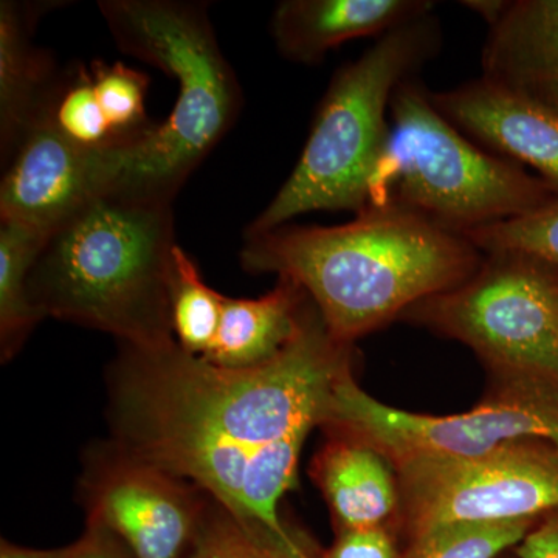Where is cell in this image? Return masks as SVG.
<instances>
[{
	"label": "cell",
	"instance_id": "cell-1",
	"mask_svg": "<svg viewBox=\"0 0 558 558\" xmlns=\"http://www.w3.org/2000/svg\"><path fill=\"white\" fill-rule=\"evenodd\" d=\"M352 347L330 336L312 300L288 347L250 368L213 365L178 343L120 344L106 368L109 439L290 537L278 506L296 486L304 440L322 425Z\"/></svg>",
	"mask_w": 558,
	"mask_h": 558
},
{
	"label": "cell",
	"instance_id": "cell-2",
	"mask_svg": "<svg viewBox=\"0 0 558 558\" xmlns=\"http://www.w3.org/2000/svg\"><path fill=\"white\" fill-rule=\"evenodd\" d=\"M484 255L464 236L399 208H366L341 226L245 233L241 264L296 282L330 336L354 344L429 296L464 282Z\"/></svg>",
	"mask_w": 558,
	"mask_h": 558
},
{
	"label": "cell",
	"instance_id": "cell-3",
	"mask_svg": "<svg viewBox=\"0 0 558 558\" xmlns=\"http://www.w3.org/2000/svg\"><path fill=\"white\" fill-rule=\"evenodd\" d=\"M175 247L172 202L102 194L47 236L28 277L33 306L126 347H171Z\"/></svg>",
	"mask_w": 558,
	"mask_h": 558
},
{
	"label": "cell",
	"instance_id": "cell-4",
	"mask_svg": "<svg viewBox=\"0 0 558 558\" xmlns=\"http://www.w3.org/2000/svg\"><path fill=\"white\" fill-rule=\"evenodd\" d=\"M98 7L121 51L163 70L179 86L167 121L131 143L112 193L172 202L240 116V83L205 3L102 0Z\"/></svg>",
	"mask_w": 558,
	"mask_h": 558
},
{
	"label": "cell",
	"instance_id": "cell-5",
	"mask_svg": "<svg viewBox=\"0 0 558 558\" xmlns=\"http://www.w3.org/2000/svg\"><path fill=\"white\" fill-rule=\"evenodd\" d=\"M557 197L537 175L465 137L413 78L392 97L387 138L366 182L363 209L399 208L465 234L520 218Z\"/></svg>",
	"mask_w": 558,
	"mask_h": 558
},
{
	"label": "cell",
	"instance_id": "cell-6",
	"mask_svg": "<svg viewBox=\"0 0 558 558\" xmlns=\"http://www.w3.org/2000/svg\"><path fill=\"white\" fill-rule=\"evenodd\" d=\"M440 47L442 27L429 13L374 39L362 57L343 65L319 102L295 168L245 233L274 230L312 211H362L366 182L387 138L392 97Z\"/></svg>",
	"mask_w": 558,
	"mask_h": 558
},
{
	"label": "cell",
	"instance_id": "cell-7",
	"mask_svg": "<svg viewBox=\"0 0 558 558\" xmlns=\"http://www.w3.org/2000/svg\"><path fill=\"white\" fill-rule=\"evenodd\" d=\"M319 428L376 450L392 469L422 459H469L521 439L558 447V384L495 381L468 413L451 416L410 413L371 398L354 379L352 365L340 374Z\"/></svg>",
	"mask_w": 558,
	"mask_h": 558
},
{
	"label": "cell",
	"instance_id": "cell-8",
	"mask_svg": "<svg viewBox=\"0 0 558 558\" xmlns=\"http://www.w3.org/2000/svg\"><path fill=\"white\" fill-rule=\"evenodd\" d=\"M402 318L461 341L495 381L558 384V277L513 255H484L464 282Z\"/></svg>",
	"mask_w": 558,
	"mask_h": 558
},
{
	"label": "cell",
	"instance_id": "cell-9",
	"mask_svg": "<svg viewBox=\"0 0 558 558\" xmlns=\"http://www.w3.org/2000/svg\"><path fill=\"white\" fill-rule=\"evenodd\" d=\"M398 527L411 539L458 521L539 520L558 508V447L521 439L469 459H422L395 469Z\"/></svg>",
	"mask_w": 558,
	"mask_h": 558
},
{
	"label": "cell",
	"instance_id": "cell-10",
	"mask_svg": "<svg viewBox=\"0 0 558 558\" xmlns=\"http://www.w3.org/2000/svg\"><path fill=\"white\" fill-rule=\"evenodd\" d=\"M81 505L132 558H186L209 494L174 473L131 457L109 438L83 454Z\"/></svg>",
	"mask_w": 558,
	"mask_h": 558
},
{
	"label": "cell",
	"instance_id": "cell-11",
	"mask_svg": "<svg viewBox=\"0 0 558 558\" xmlns=\"http://www.w3.org/2000/svg\"><path fill=\"white\" fill-rule=\"evenodd\" d=\"M49 109L22 138L0 185V222L20 223L46 236L90 201L117 189L126 146L80 148L53 126Z\"/></svg>",
	"mask_w": 558,
	"mask_h": 558
},
{
	"label": "cell",
	"instance_id": "cell-12",
	"mask_svg": "<svg viewBox=\"0 0 558 558\" xmlns=\"http://www.w3.org/2000/svg\"><path fill=\"white\" fill-rule=\"evenodd\" d=\"M436 109L488 153L520 165L558 194V112L478 76L429 90Z\"/></svg>",
	"mask_w": 558,
	"mask_h": 558
},
{
	"label": "cell",
	"instance_id": "cell-13",
	"mask_svg": "<svg viewBox=\"0 0 558 558\" xmlns=\"http://www.w3.org/2000/svg\"><path fill=\"white\" fill-rule=\"evenodd\" d=\"M487 24L481 76L558 112V0H469Z\"/></svg>",
	"mask_w": 558,
	"mask_h": 558
},
{
	"label": "cell",
	"instance_id": "cell-14",
	"mask_svg": "<svg viewBox=\"0 0 558 558\" xmlns=\"http://www.w3.org/2000/svg\"><path fill=\"white\" fill-rule=\"evenodd\" d=\"M433 0H284L271 17V36L282 58L317 64L352 39H379L435 13Z\"/></svg>",
	"mask_w": 558,
	"mask_h": 558
},
{
	"label": "cell",
	"instance_id": "cell-15",
	"mask_svg": "<svg viewBox=\"0 0 558 558\" xmlns=\"http://www.w3.org/2000/svg\"><path fill=\"white\" fill-rule=\"evenodd\" d=\"M46 3L0 2V148L3 167L50 108L61 84L57 64L33 43Z\"/></svg>",
	"mask_w": 558,
	"mask_h": 558
},
{
	"label": "cell",
	"instance_id": "cell-16",
	"mask_svg": "<svg viewBox=\"0 0 558 558\" xmlns=\"http://www.w3.org/2000/svg\"><path fill=\"white\" fill-rule=\"evenodd\" d=\"M310 472L328 502L337 532L398 527V476L376 450L355 440L328 436L312 459Z\"/></svg>",
	"mask_w": 558,
	"mask_h": 558
},
{
	"label": "cell",
	"instance_id": "cell-17",
	"mask_svg": "<svg viewBox=\"0 0 558 558\" xmlns=\"http://www.w3.org/2000/svg\"><path fill=\"white\" fill-rule=\"evenodd\" d=\"M310 301L288 278H279L259 299L223 296L218 337L204 360L223 368H250L274 359L299 332Z\"/></svg>",
	"mask_w": 558,
	"mask_h": 558
},
{
	"label": "cell",
	"instance_id": "cell-18",
	"mask_svg": "<svg viewBox=\"0 0 558 558\" xmlns=\"http://www.w3.org/2000/svg\"><path fill=\"white\" fill-rule=\"evenodd\" d=\"M46 234L0 222V359L10 362L20 354L44 317L33 306L28 277Z\"/></svg>",
	"mask_w": 558,
	"mask_h": 558
},
{
	"label": "cell",
	"instance_id": "cell-19",
	"mask_svg": "<svg viewBox=\"0 0 558 558\" xmlns=\"http://www.w3.org/2000/svg\"><path fill=\"white\" fill-rule=\"evenodd\" d=\"M310 543L240 519L209 495L204 519L186 558H310Z\"/></svg>",
	"mask_w": 558,
	"mask_h": 558
},
{
	"label": "cell",
	"instance_id": "cell-20",
	"mask_svg": "<svg viewBox=\"0 0 558 558\" xmlns=\"http://www.w3.org/2000/svg\"><path fill=\"white\" fill-rule=\"evenodd\" d=\"M223 296L209 288L196 260L178 245L172 258L170 303L172 332L183 351L207 357L218 337Z\"/></svg>",
	"mask_w": 558,
	"mask_h": 558
},
{
	"label": "cell",
	"instance_id": "cell-21",
	"mask_svg": "<svg viewBox=\"0 0 558 558\" xmlns=\"http://www.w3.org/2000/svg\"><path fill=\"white\" fill-rule=\"evenodd\" d=\"M538 520L458 521L409 539L402 558H498L515 549Z\"/></svg>",
	"mask_w": 558,
	"mask_h": 558
},
{
	"label": "cell",
	"instance_id": "cell-22",
	"mask_svg": "<svg viewBox=\"0 0 558 558\" xmlns=\"http://www.w3.org/2000/svg\"><path fill=\"white\" fill-rule=\"evenodd\" d=\"M465 238L483 255H513L558 275V197L545 207L473 230Z\"/></svg>",
	"mask_w": 558,
	"mask_h": 558
},
{
	"label": "cell",
	"instance_id": "cell-23",
	"mask_svg": "<svg viewBox=\"0 0 558 558\" xmlns=\"http://www.w3.org/2000/svg\"><path fill=\"white\" fill-rule=\"evenodd\" d=\"M89 72L95 97L119 142H138L157 126L146 116L149 87L146 73L128 68L123 62L108 64L105 61L92 62Z\"/></svg>",
	"mask_w": 558,
	"mask_h": 558
},
{
	"label": "cell",
	"instance_id": "cell-24",
	"mask_svg": "<svg viewBox=\"0 0 558 558\" xmlns=\"http://www.w3.org/2000/svg\"><path fill=\"white\" fill-rule=\"evenodd\" d=\"M49 113L51 123L62 137L80 148L106 149L128 145L119 142L110 130L95 97L89 69L83 65L62 78Z\"/></svg>",
	"mask_w": 558,
	"mask_h": 558
},
{
	"label": "cell",
	"instance_id": "cell-25",
	"mask_svg": "<svg viewBox=\"0 0 558 558\" xmlns=\"http://www.w3.org/2000/svg\"><path fill=\"white\" fill-rule=\"evenodd\" d=\"M319 558H402L392 527L349 529Z\"/></svg>",
	"mask_w": 558,
	"mask_h": 558
},
{
	"label": "cell",
	"instance_id": "cell-26",
	"mask_svg": "<svg viewBox=\"0 0 558 558\" xmlns=\"http://www.w3.org/2000/svg\"><path fill=\"white\" fill-rule=\"evenodd\" d=\"M517 558H558V508L543 515L515 548Z\"/></svg>",
	"mask_w": 558,
	"mask_h": 558
},
{
	"label": "cell",
	"instance_id": "cell-27",
	"mask_svg": "<svg viewBox=\"0 0 558 558\" xmlns=\"http://www.w3.org/2000/svg\"><path fill=\"white\" fill-rule=\"evenodd\" d=\"M75 545V558H132L126 546L94 520H87L86 531Z\"/></svg>",
	"mask_w": 558,
	"mask_h": 558
},
{
	"label": "cell",
	"instance_id": "cell-28",
	"mask_svg": "<svg viewBox=\"0 0 558 558\" xmlns=\"http://www.w3.org/2000/svg\"><path fill=\"white\" fill-rule=\"evenodd\" d=\"M76 545L68 546V548L39 550L20 548V546L11 545L5 539L0 548V558H75Z\"/></svg>",
	"mask_w": 558,
	"mask_h": 558
},
{
	"label": "cell",
	"instance_id": "cell-29",
	"mask_svg": "<svg viewBox=\"0 0 558 558\" xmlns=\"http://www.w3.org/2000/svg\"><path fill=\"white\" fill-rule=\"evenodd\" d=\"M554 275H556V274H554ZM557 277H558V275H557Z\"/></svg>",
	"mask_w": 558,
	"mask_h": 558
}]
</instances>
